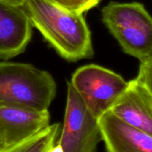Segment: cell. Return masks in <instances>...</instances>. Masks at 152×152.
Instances as JSON below:
<instances>
[{
    "label": "cell",
    "mask_w": 152,
    "mask_h": 152,
    "mask_svg": "<svg viewBox=\"0 0 152 152\" xmlns=\"http://www.w3.org/2000/svg\"><path fill=\"white\" fill-rule=\"evenodd\" d=\"M150 94V93H149ZM150 102H151V109H152V96L151 94H150Z\"/></svg>",
    "instance_id": "obj_16"
},
{
    "label": "cell",
    "mask_w": 152,
    "mask_h": 152,
    "mask_svg": "<svg viewBox=\"0 0 152 152\" xmlns=\"http://www.w3.org/2000/svg\"><path fill=\"white\" fill-rule=\"evenodd\" d=\"M48 110L23 106L0 105V137L4 145L18 143L49 126Z\"/></svg>",
    "instance_id": "obj_6"
},
{
    "label": "cell",
    "mask_w": 152,
    "mask_h": 152,
    "mask_svg": "<svg viewBox=\"0 0 152 152\" xmlns=\"http://www.w3.org/2000/svg\"><path fill=\"white\" fill-rule=\"evenodd\" d=\"M4 143H3L2 140H1V137H0V149H1V148H2V147H4Z\"/></svg>",
    "instance_id": "obj_15"
},
{
    "label": "cell",
    "mask_w": 152,
    "mask_h": 152,
    "mask_svg": "<svg viewBox=\"0 0 152 152\" xmlns=\"http://www.w3.org/2000/svg\"><path fill=\"white\" fill-rule=\"evenodd\" d=\"M49 152H62V149H61L60 146H59L58 144H56V145H55L53 147V148H52V149Z\"/></svg>",
    "instance_id": "obj_14"
},
{
    "label": "cell",
    "mask_w": 152,
    "mask_h": 152,
    "mask_svg": "<svg viewBox=\"0 0 152 152\" xmlns=\"http://www.w3.org/2000/svg\"><path fill=\"white\" fill-rule=\"evenodd\" d=\"M56 93V83L47 71L30 64L0 62V105L45 111Z\"/></svg>",
    "instance_id": "obj_2"
},
{
    "label": "cell",
    "mask_w": 152,
    "mask_h": 152,
    "mask_svg": "<svg viewBox=\"0 0 152 152\" xmlns=\"http://www.w3.org/2000/svg\"><path fill=\"white\" fill-rule=\"evenodd\" d=\"M61 131L59 123L49 125L31 137L10 145H4L0 152H49L56 145Z\"/></svg>",
    "instance_id": "obj_10"
},
{
    "label": "cell",
    "mask_w": 152,
    "mask_h": 152,
    "mask_svg": "<svg viewBox=\"0 0 152 152\" xmlns=\"http://www.w3.org/2000/svg\"><path fill=\"white\" fill-rule=\"evenodd\" d=\"M136 79L148 90L152 96V58L144 62H140L138 75Z\"/></svg>",
    "instance_id": "obj_12"
},
{
    "label": "cell",
    "mask_w": 152,
    "mask_h": 152,
    "mask_svg": "<svg viewBox=\"0 0 152 152\" xmlns=\"http://www.w3.org/2000/svg\"><path fill=\"white\" fill-rule=\"evenodd\" d=\"M53 4L72 13L83 14L96 7L101 0H49Z\"/></svg>",
    "instance_id": "obj_11"
},
{
    "label": "cell",
    "mask_w": 152,
    "mask_h": 152,
    "mask_svg": "<svg viewBox=\"0 0 152 152\" xmlns=\"http://www.w3.org/2000/svg\"><path fill=\"white\" fill-rule=\"evenodd\" d=\"M33 25L22 7L0 1V59L20 54L32 37Z\"/></svg>",
    "instance_id": "obj_7"
},
{
    "label": "cell",
    "mask_w": 152,
    "mask_h": 152,
    "mask_svg": "<svg viewBox=\"0 0 152 152\" xmlns=\"http://www.w3.org/2000/svg\"><path fill=\"white\" fill-rule=\"evenodd\" d=\"M108 152H152V137L117 118L111 111L98 120Z\"/></svg>",
    "instance_id": "obj_8"
},
{
    "label": "cell",
    "mask_w": 152,
    "mask_h": 152,
    "mask_svg": "<svg viewBox=\"0 0 152 152\" xmlns=\"http://www.w3.org/2000/svg\"><path fill=\"white\" fill-rule=\"evenodd\" d=\"M126 124L152 137V109L150 94L136 79L129 86L110 110Z\"/></svg>",
    "instance_id": "obj_9"
},
{
    "label": "cell",
    "mask_w": 152,
    "mask_h": 152,
    "mask_svg": "<svg viewBox=\"0 0 152 152\" xmlns=\"http://www.w3.org/2000/svg\"><path fill=\"white\" fill-rule=\"evenodd\" d=\"M102 19L125 53L144 62L152 58V17L140 2L110 1Z\"/></svg>",
    "instance_id": "obj_3"
},
{
    "label": "cell",
    "mask_w": 152,
    "mask_h": 152,
    "mask_svg": "<svg viewBox=\"0 0 152 152\" xmlns=\"http://www.w3.org/2000/svg\"><path fill=\"white\" fill-rule=\"evenodd\" d=\"M2 2L16 7H22L27 0H0Z\"/></svg>",
    "instance_id": "obj_13"
},
{
    "label": "cell",
    "mask_w": 152,
    "mask_h": 152,
    "mask_svg": "<svg viewBox=\"0 0 152 152\" xmlns=\"http://www.w3.org/2000/svg\"><path fill=\"white\" fill-rule=\"evenodd\" d=\"M69 83L96 120L110 111L129 86L121 76L97 65L78 68Z\"/></svg>",
    "instance_id": "obj_4"
},
{
    "label": "cell",
    "mask_w": 152,
    "mask_h": 152,
    "mask_svg": "<svg viewBox=\"0 0 152 152\" xmlns=\"http://www.w3.org/2000/svg\"><path fill=\"white\" fill-rule=\"evenodd\" d=\"M59 134L57 144L62 152H94L102 140L98 120L91 114L69 82L64 123Z\"/></svg>",
    "instance_id": "obj_5"
},
{
    "label": "cell",
    "mask_w": 152,
    "mask_h": 152,
    "mask_svg": "<svg viewBox=\"0 0 152 152\" xmlns=\"http://www.w3.org/2000/svg\"><path fill=\"white\" fill-rule=\"evenodd\" d=\"M22 7L33 27L64 59L76 62L93 56L91 31L83 14L68 11L49 0H27Z\"/></svg>",
    "instance_id": "obj_1"
}]
</instances>
